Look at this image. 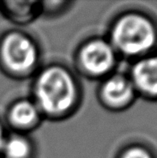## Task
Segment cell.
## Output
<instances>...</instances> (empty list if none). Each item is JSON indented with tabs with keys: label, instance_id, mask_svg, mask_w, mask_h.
<instances>
[{
	"label": "cell",
	"instance_id": "9c48e42d",
	"mask_svg": "<svg viewBox=\"0 0 157 158\" xmlns=\"http://www.w3.org/2000/svg\"><path fill=\"white\" fill-rule=\"evenodd\" d=\"M31 144L21 135L7 136L4 142L1 155L2 158H29Z\"/></svg>",
	"mask_w": 157,
	"mask_h": 158
},
{
	"label": "cell",
	"instance_id": "5b68a950",
	"mask_svg": "<svg viewBox=\"0 0 157 158\" xmlns=\"http://www.w3.org/2000/svg\"><path fill=\"white\" fill-rule=\"evenodd\" d=\"M132 84L147 96L157 97V56L143 57L131 71Z\"/></svg>",
	"mask_w": 157,
	"mask_h": 158
},
{
	"label": "cell",
	"instance_id": "52a82bcc",
	"mask_svg": "<svg viewBox=\"0 0 157 158\" xmlns=\"http://www.w3.org/2000/svg\"><path fill=\"white\" fill-rule=\"evenodd\" d=\"M39 118V108L29 100L14 102L7 112V119L12 126L18 129H28L35 125Z\"/></svg>",
	"mask_w": 157,
	"mask_h": 158
},
{
	"label": "cell",
	"instance_id": "8fae6325",
	"mask_svg": "<svg viewBox=\"0 0 157 158\" xmlns=\"http://www.w3.org/2000/svg\"><path fill=\"white\" fill-rule=\"evenodd\" d=\"M6 133H5V129H4V126L0 120V155H1V151H2V148H3V145L4 142H5V139H6Z\"/></svg>",
	"mask_w": 157,
	"mask_h": 158
},
{
	"label": "cell",
	"instance_id": "ba28073f",
	"mask_svg": "<svg viewBox=\"0 0 157 158\" xmlns=\"http://www.w3.org/2000/svg\"><path fill=\"white\" fill-rule=\"evenodd\" d=\"M40 10V3L35 1H3L0 11L5 17L17 23H25L34 17Z\"/></svg>",
	"mask_w": 157,
	"mask_h": 158
},
{
	"label": "cell",
	"instance_id": "30bf717a",
	"mask_svg": "<svg viewBox=\"0 0 157 158\" xmlns=\"http://www.w3.org/2000/svg\"><path fill=\"white\" fill-rule=\"evenodd\" d=\"M121 158H152V156L145 148L134 146L127 149Z\"/></svg>",
	"mask_w": 157,
	"mask_h": 158
},
{
	"label": "cell",
	"instance_id": "8992f818",
	"mask_svg": "<svg viewBox=\"0 0 157 158\" xmlns=\"http://www.w3.org/2000/svg\"><path fill=\"white\" fill-rule=\"evenodd\" d=\"M134 90V86L129 79L121 75H114L103 84L101 94L103 100L108 105L121 107L132 100Z\"/></svg>",
	"mask_w": 157,
	"mask_h": 158
},
{
	"label": "cell",
	"instance_id": "6da1fadb",
	"mask_svg": "<svg viewBox=\"0 0 157 158\" xmlns=\"http://www.w3.org/2000/svg\"><path fill=\"white\" fill-rule=\"evenodd\" d=\"M34 93L37 107L49 115L66 113L77 100V86L72 75L58 66L42 71L36 81Z\"/></svg>",
	"mask_w": 157,
	"mask_h": 158
},
{
	"label": "cell",
	"instance_id": "277c9868",
	"mask_svg": "<svg viewBox=\"0 0 157 158\" xmlns=\"http://www.w3.org/2000/svg\"><path fill=\"white\" fill-rule=\"evenodd\" d=\"M80 62L86 72L103 75L110 71L115 63L114 48L104 40L90 41L81 49Z\"/></svg>",
	"mask_w": 157,
	"mask_h": 158
},
{
	"label": "cell",
	"instance_id": "3957f363",
	"mask_svg": "<svg viewBox=\"0 0 157 158\" xmlns=\"http://www.w3.org/2000/svg\"><path fill=\"white\" fill-rule=\"evenodd\" d=\"M38 60L34 42L19 32H9L0 39V66L13 75L32 71Z\"/></svg>",
	"mask_w": 157,
	"mask_h": 158
},
{
	"label": "cell",
	"instance_id": "7a4b0ae2",
	"mask_svg": "<svg viewBox=\"0 0 157 158\" xmlns=\"http://www.w3.org/2000/svg\"><path fill=\"white\" fill-rule=\"evenodd\" d=\"M112 46L126 56H139L157 42V31L146 16L130 13L119 18L111 32Z\"/></svg>",
	"mask_w": 157,
	"mask_h": 158
},
{
	"label": "cell",
	"instance_id": "7c38bea8",
	"mask_svg": "<svg viewBox=\"0 0 157 158\" xmlns=\"http://www.w3.org/2000/svg\"><path fill=\"white\" fill-rule=\"evenodd\" d=\"M0 158H2V157H0Z\"/></svg>",
	"mask_w": 157,
	"mask_h": 158
}]
</instances>
